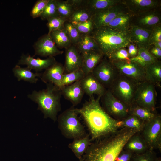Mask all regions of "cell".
<instances>
[{"instance_id":"cell-1","label":"cell","mask_w":161,"mask_h":161,"mask_svg":"<svg viewBox=\"0 0 161 161\" xmlns=\"http://www.w3.org/2000/svg\"><path fill=\"white\" fill-rule=\"evenodd\" d=\"M101 97L95 98L92 95L81 108H75L88 128L92 141L110 135L120 129L117 126L119 120L109 115L100 105Z\"/></svg>"},{"instance_id":"cell-2","label":"cell","mask_w":161,"mask_h":161,"mask_svg":"<svg viewBox=\"0 0 161 161\" xmlns=\"http://www.w3.org/2000/svg\"><path fill=\"white\" fill-rule=\"evenodd\" d=\"M137 130L120 129L114 134L91 143L83 156L84 161H114L128 140Z\"/></svg>"},{"instance_id":"cell-3","label":"cell","mask_w":161,"mask_h":161,"mask_svg":"<svg viewBox=\"0 0 161 161\" xmlns=\"http://www.w3.org/2000/svg\"><path fill=\"white\" fill-rule=\"evenodd\" d=\"M60 89L54 84L46 83L45 89L34 90L27 95L28 98L37 103V109L43 113L44 118H49L54 122L57 120L58 113L61 109Z\"/></svg>"},{"instance_id":"cell-4","label":"cell","mask_w":161,"mask_h":161,"mask_svg":"<svg viewBox=\"0 0 161 161\" xmlns=\"http://www.w3.org/2000/svg\"><path fill=\"white\" fill-rule=\"evenodd\" d=\"M90 35L106 57L118 49L126 48L131 42L129 32H120L107 26L95 27Z\"/></svg>"},{"instance_id":"cell-5","label":"cell","mask_w":161,"mask_h":161,"mask_svg":"<svg viewBox=\"0 0 161 161\" xmlns=\"http://www.w3.org/2000/svg\"><path fill=\"white\" fill-rule=\"evenodd\" d=\"M75 108L72 106L63 111L58 117V128L66 138L73 140L88 134Z\"/></svg>"},{"instance_id":"cell-6","label":"cell","mask_w":161,"mask_h":161,"mask_svg":"<svg viewBox=\"0 0 161 161\" xmlns=\"http://www.w3.org/2000/svg\"><path fill=\"white\" fill-rule=\"evenodd\" d=\"M138 83L118 73L108 89L115 98L129 107L133 103Z\"/></svg>"},{"instance_id":"cell-7","label":"cell","mask_w":161,"mask_h":161,"mask_svg":"<svg viewBox=\"0 0 161 161\" xmlns=\"http://www.w3.org/2000/svg\"><path fill=\"white\" fill-rule=\"evenodd\" d=\"M157 93L156 87L146 81L138 83L133 103L155 112Z\"/></svg>"},{"instance_id":"cell-8","label":"cell","mask_w":161,"mask_h":161,"mask_svg":"<svg viewBox=\"0 0 161 161\" xmlns=\"http://www.w3.org/2000/svg\"><path fill=\"white\" fill-rule=\"evenodd\" d=\"M141 134L149 149H158L161 152V116L156 114L151 120L146 122Z\"/></svg>"},{"instance_id":"cell-9","label":"cell","mask_w":161,"mask_h":161,"mask_svg":"<svg viewBox=\"0 0 161 161\" xmlns=\"http://www.w3.org/2000/svg\"><path fill=\"white\" fill-rule=\"evenodd\" d=\"M91 73L105 88L108 89L118 72L112 62L104 56Z\"/></svg>"},{"instance_id":"cell-10","label":"cell","mask_w":161,"mask_h":161,"mask_svg":"<svg viewBox=\"0 0 161 161\" xmlns=\"http://www.w3.org/2000/svg\"><path fill=\"white\" fill-rule=\"evenodd\" d=\"M161 25V7L136 14H133L130 26H136L151 31Z\"/></svg>"},{"instance_id":"cell-11","label":"cell","mask_w":161,"mask_h":161,"mask_svg":"<svg viewBox=\"0 0 161 161\" xmlns=\"http://www.w3.org/2000/svg\"><path fill=\"white\" fill-rule=\"evenodd\" d=\"M100 99L103 109L114 118L121 120L129 114V107L115 98L109 89Z\"/></svg>"},{"instance_id":"cell-12","label":"cell","mask_w":161,"mask_h":161,"mask_svg":"<svg viewBox=\"0 0 161 161\" xmlns=\"http://www.w3.org/2000/svg\"><path fill=\"white\" fill-rule=\"evenodd\" d=\"M130 13L122 2L107 9L98 12L91 17L96 27L106 26L116 18Z\"/></svg>"},{"instance_id":"cell-13","label":"cell","mask_w":161,"mask_h":161,"mask_svg":"<svg viewBox=\"0 0 161 161\" xmlns=\"http://www.w3.org/2000/svg\"><path fill=\"white\" fill-rule=\"evenodd\" d=\"M111 62L119 73L138 82L146 81L145 68L136 63L130 60Z\"/></svg>"},{"instance_id":"cell-14","label":"cell","mask_w":161,"mask_h":161,"mask_svg":"<svg viewBox=\"0 0 161 161\" xmlns=\"http://www.w3.org/2000/svg\"><path fill=\"white\" fill-rule=\"evenodd\" d=\"M35 55L43 57H54L62 54L63 51L58 49L48 33L39 37L34 44Z\"/></svg>"},{"instance_id":"cell-15","label":"cell","mask_w":161,"mask_h":161,"mask_svg":"<svg viewBox=\"0 0 161 161\" xmlns=\"http://www.w3.org/2000/svg\"><path fill=\"white\" fill-rule=\"evenodd\" d=\"M34 57L29 54H23L20 56L17 65H26L31 70H33L36 72H39L57 62L54 57H48L43 59L39 58H35Z\"/></svg>"},{"instance_id":"cell-16","label":"cell","mask_w":161,"mask_h":161,"mask_svg":"<svg viewBox=\"0 0 161 161\" xmlns=\"http://www.w3.org/2000/svg\"><path fill=\"white\" fill-rule=\"evenodd\" d=\"M65 69L64 66L57 62L45 70L40 77L41 80L45 83H52L61 88V83Z\"/></svg>"},{"instance_id":"cell-17","label":"cell","mask_w":161,"mask_h":161,"mask_svg":"<svg viewBox=\"0 0 161 161\" xmlns=\"http://www.w3.org/2000/svg\"><path fill=\"white\" fill-rule=\"evenodd\" d=\"M129 11L136 14L161 7L160 0H123Z\"/></svg>"},{"instance_id":"cell-18","label":"cell","mask_w":161,"mask_h":161,"mask_svg":"<svg viewBox=\"0 0 161 161\" xmlns=\"http://www.w3.org/2000/svg\"><path fill=\"white\" fill-rule=\"evenodd\" d=\"M82 62V55L75 46L72 44L65 49L64 73L81 69Z\"/></svg>"},{"instance_id":"cell-19","label":"cell","mask_w":161,"mask_h":161,"mask_svg":"<svg viewBox=\"0 0 161 161\" xmlns=\"http://www.w3.org/2000/svg\"><path fill=\"white\" fill-rule=\"evenodd\" d=\"M80 81L84 93L89 97L94 95L102 96L107 90L92 73L85 76Z\"/></svg>"},{"instance_id":"cell-20","label":"cell","mask_w":161,"mask_h":161,"mask_svg":"<svg viewBox=\"0 0 161 161\" xmlns=\"http://www.w3.org/2000/svg\"><path fill=\"white\" fill-rule=\"evenodd\" d=\"M80 81L63 86L60 89L62 95L72 103L73 107L81 102L84 94Z\"/></svg>"},{"instance_id":"cell-21","label":"cell","mask_w":161,"mask_h":161,"mask_svg":"<svg viewBox=\"0 0 161 161\" xmlns=\"http://www.w3.org/2000/svg\"><path fill=\"white\" fill-rule=\"evenodd\" d=\"M131 42L138 48L142 47L148 49L150 45L149 37L151 31L136 26H131L129 30Z\"/></svg>"},{"instance_id":"cell-22","label":"cell","mask_w":161,"mask_h":161,"mask_svg":"<svg viewBox=\"0 0 161 161\" xmlns=\"http://www.w3.org/2000/svg\"><path fill=\"white\" fill-rule=\"evenodd\" d=\"M82 62L81 69L85 76L91 73L104 55L100 50L86 52L81 54Z\"/></svg>"},{"instance_id":"cell-23","label":"cell","mask_w":161,"mask_h":161,"mask_svg":"<svg viewBox=\"0 0 161 161\" xmlns=\"http://www.w3.org/2000/svg\"><path fill=\"white\" fill-rule=\"evenodd\" d=\"M145 80L161 87V61L157 60L145 67Z\"/></svg>"},{"instance_id":"cell-24","label":"cell","mask_w":161,"mask_h":161,"mask_svg":"<svg viewBox=\"0 0 161 161\" xmlns=\"http://www.w3.org/2000/svg\"><path fill=\"white\" fill-rule=\"evenodd\" d=\"M139 133H136L129 138L125 144L123 149L135 154L143 153L149 149L146 143Z\"/></svg>"},{"instance_id":"cell-25","label":"cell","mask_w":161,"mask_h":161,"mask_svg":"<svg viewBox=\"0 0 161 161\" xmlns=\"http://www.w3.org/2000/svg\"><path fill=\"white\" fill-rule=\"evenodd\" d=\"M123 0H84V4L92 16L96 13L121 3Z\"/></svg>"},{"instance_id":"cell-26","label":"cell","mask_w":161,"mask_h":161,"mask_svg":"<svg viewBox=\"0 0 161 161\" xmlns=\"http://www.w3.org/2000/svg\"><path fill=\"white\" fill-rule=\"evenodd\" d=\"M14 76L18 81L23 80L31 83H36L40 78L42 73L32 72L28 67H21L16 65L13 68Z\"/></svg>"},{"instance_id":"cell-27","label":"cell","mask_w":161,"mask_h":161,"mask_svg":"<svg viewBox=\"0 0 161 161\" xmlns=\"http://www.w3.org/2000/svg\"><path fill=\"white\" fill-rule=\"evenodd\" d=\"M91 141L89 134H88L83 137L73 139L68 146L76 157L79 159L83 157L91 144Z\"/></svg>"},{"instance_id":"cell-28","label":"cell","mask_w":161,"mask_h":161,"mask_svg":"<svg viewBox=\"0 0 161 161\" xmlns=\"http://www.w3.org/2000/svg\"><path fill=\"white\" fill-rule=\"evenodd\" d=\"M57 10L59 16L68 20L70 16L78 6L79 0H56Z\"/></svg>"},{"instance_id":"cell-29","label":"cell","mask_w":161,"mask_h":161,"mask_svg":"<svg viewBox=\"0 0 161 161\" xmlns=\"http://www.w3.org/2000/svg\"><path fill=\"white\" fill-rule=\"evenodd\" d=\"M133 15L130 13L122 15L114 19L107 26L118 31L129 32L130 20Z\"/></svg>"},{"instance_id":"cell-30","label":"cell","mask_w":161,"mask_h":161,"mask_svg":"<svg viewBox=\"0 0 161 161\" xmlns=\"http://www.w3.org/2000/svg\"><path fill=\"white\" fill-rule=\"evenodd\" d=\"M48 34L58 48L66 49L72 44L70 39L64 28L52 31Z\"/></svg>"},{"instance_id":"cell-31","label":"cell","mask_w":161,"mask_h":161,"mask_svg":"<svg viewBox=\"0 0 161 161\" xmlns=\"http://www.w3.org/2000/svg\"><path fill=\"white\" fill-rule=\"evenodd\" d=\"M145 122L132 114H129L125 118L119 120L117 126L119 129L128 128L135 129L140 132L143 129Z\"/></svg>"},{"instance_id":"cell-32","label":"cell","mask_w":161,"mask_h":161,"mask_svg":"<svg viewBox=\"0 0 161 161\" xmlns=\"http://www.w3.org/2000/svg\"><path fill=\"white\" fill-rule=\"evenodd\" d=\"M156 114L155 112L140 106L134 103L129 107V114L134 115L145 122L153 119Z\"/></svg>"},{"instance_id":"cell-33","label":"cell","mask_w":161,"mask_h":161,"mask_svg":"<svg viewBox=\"0 0 161 161\" xmlns=\"http://www.w3.org/2000/svg\"><path fill=\"white\" fill-rule=\"evenodd\" d=\"M75 46L81 54L92 51L100 50L96 43L90 34H83L81 40Z\"/></svg>"},{"instance_id":"cell-34","label":"cell","mask_w":161,"mask_h":161,"mask_svg":"<svg viewBox=\"0 0 161 161\" xmlns=\"http://www.w3.org/2000/svg\"><path fill=\"white\" fill-rule=\"evenodd\" d=\"M138 48V52L135 57L131 58L134 61L145 68L146 66L157 60L149 52L148 49L142 47Z\"/></svg>"},{"instance_id":"cell-35","label":"cell","mask_w":161,"mask_h":161,"mask_svg":"<svg viewBox=\"0 0 161 161\" xmlns=\"http://www.w3.org/2000/svg\"><path fill=\"white\" fill-rule=\"evenodd\" d=\"M84 0L81 4L76 8L67 21L72 22H83L91 18L92 16L84 4Z\"/></svg>"},{"instance_id":"cell-36","label":"cell","mask_w":161,"mask_h":161,"mask_svg":"<svg viewBox=\"0 0 161 161\" xmlns=\"http://www.w3.org/2000/svg\"><path fill=\"white\" fill-rule=\"evenodd\" d=\"M84 76V74L81 69L65 73L63 76L61 88L80 81Z\"/></svg>"},{"instance_id":"cell-37","label":"cell","mask_w":161,"mask_h":161,"mask_svg":"<svg viewBox=\"0 0 161 161\" xmlns=\"http://www.w3.org/2000/svg\"><path fill=\"white\" fill-rule=\"evenodd\" d=\"M64 28L68 34L72 45L76 46L81 40L83 34L81 33L72 24L67 21L64 23Z\"/></svg>"},{"instance_id":"cell-38","label":"cell","mask_w":161,"mask_h":161,"mask_svg":"<svg viewBox=\"0 0 161 161\" xmlns=\"http://www.w3.org/2000/svg\"><path fill=\"white\" fill-rule=\"evenodd\" d=\"M59 16L56 0H49L46 6L40 17L42 20H47L55 17Z\"/></svg>"},{"instance_id":"cell-39","label":"cell","mask_w":161,"mask_h":161,"mask_svg":"<svg viewBox=\"0 0 161 161\" xmlns=\"http://www.w3.org/2000/svg\"><path fill=\"white\" fill-rule=\"evenodd\" d=\"M47 21L46 25L48 29V34H49L52 31L64 29V23L67 20L59 16L50 18Z\"/></svg>"},{"instance_id":"cell-40","label":"cell","mask_w":161,"mask_h":161,"mask_svg":"<svg viewBox=\"0 0 161 161\" xmlns=\"http://www.w3.org/2000/svg\"><path fill=\"white\" fill-rule=\"evenodd\" d=\"M71 23L82 34H90L95 27L91 18L83 22Z\"/></svg>"},{"instance_id":"cell-41","label":"cell","mask_w":161,"mask_h":161,"mask_svg":"<svg viewBox=\"0 0 161 161\" xmlns=\"http://www.w3.org/2000/svg\"><path fill=\"white\" fill-rule=\"evenodd\" d=\"M107 57L111 61H129L131 58L127 50L124 47L116 50Z\"/></svg>"},{"instance_id":"cell-42","label":"cell","mask_w":161,"mask_h":161,"mask_svg":"<svg viewBox=\"0 0 161 161\" xmlns=\"http://www.w3.org/2000/svg\"><path fill=\"white\" fill-rule=\"evenodd\" d=\"M157 157L154 150L149 149L143 153L134 154L131 161H155Z\"/></svg>"},{"instance_id":"cell-43","label":"cell","mask_w":161,"mask_h":161,"mask_svg":"<svg viewBox=\"0 0 161 161\" xmlns=\"http://www.w3.org/2000/svg\"><path fill=\"white\" fill-rule=\"evenodd\" d=\"M49 0H38L35 2L30 12V15L33 18L40 17Z\"/></svg>"},{"instance_id":"cell-44","label":"cell","mask_w":161,"mask_h":161,"mask_svg":"<svg viewBox=\"0 0 161 161\" xmlns=\"http://www.w3.org/2000/svg\"><path fill=\"white\" fill-rule=\"evenodd\" d=\"M149 43L161 49V25L151 31L149 37Z\"/></svg>"},{"instance_id":"cell-45","label":"cell","mask_w":161,"mask_h":161,"mask_svg":"<svg viewBox=\"0 0 161 161\" xmlns=\"http://www.w3.org/2000/svg\"><path fill=\"white\" fill-rule=\"evenodd\" d=\"M133 154L132 152L123 149L116 157L114 161H131Z\"/></svg>"},{"instance_id":"cell-46","label":"cell","mask_w":161,"mask_h":161,"mask_svg":"<svg viewBox=\"0 0 161 161\" xmlns=\"http://www.w3.org/2000/svg\"><path fill=\"white\" fill-rule=\"evenodd\" d=\"M149 52L156 59L160 60L161 59V49L153 45H151L148 49Z\"/></svg>"},{"instance_id":"cell-47","label":"cell","mask_w":161,"mask_h":161,"mask_svg":"<svg viewBox=\"0 0 161 161\" xmlns=\"http://www.w3.org/2000/svg\"><path fill=\"white\" fill-rule=\"evenodd\" d=\"M127 47V52L130 58L137 56L138 52V48L135 45L130 42Z\"/></svg>"},{"instance_id":"cell-48","label":"cell","mask_w":161,"mask_h":161,"mask_svg":"<svg viewBox=\"0 0 161 161\" xmlns=\"http://www.w3.org/2000/svg\"><path fill=\"white\" fill-rule=\"evenodd\" d=\"M155 161H161V157H157Z\"/></svg>"},{"instance_id":"cell-49","label":"cell","mask_w":161,"mask_h":161,"mask_svg":"<svg viewBox=\"0 0 161 161\" xmlns=\"http://www.w3.org/2000/svg\"><path fill=\"white\" fill-rule=\"evenodd\" d=\"M79 161H84L83 157L81 158L80 159H79Z\"/></svg>"}]
</instances>
